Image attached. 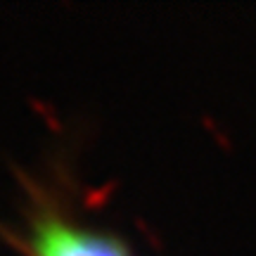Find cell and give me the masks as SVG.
<instances>
[{
  "label": "cell",
  "mask_w": 256,
  "mask_h": 256,
  "mask_svg": "<svg viewBox=\"0 0 256 256\" xmlns=\"http://www.w3.org/2000/svg\"><path fill=\"white\" fill-rule=\"evenodd\" d=\"M26 247L31 256H128L114 235L52 211H40L31 218Z\"/></svg>",
  "instance_id": "cell-1"
}]
</instances>
